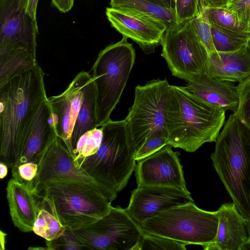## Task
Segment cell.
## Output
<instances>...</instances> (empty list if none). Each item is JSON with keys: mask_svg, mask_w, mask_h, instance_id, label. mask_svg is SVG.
<instances>
[{"mask_svg": "<svg viewBox=\"0 0 250 250\" xmlns=\"http://www.w3.org/2000/svg\"><path fill=\"white\" fill-rule=\"evenodd\" d=\"M45 73L38 64L0 87V162L11 169L19 160L35 110L47 97Z\"/></svg>", "mask_w": 250, "mask_h": 250, "instance_id": "1", "label": "cell"}, {"mask_svg": "<svg viewBox=\"0 0 250 250\" xmlns=\"http://www.w3.org/2000/svg\"><path fill=\"white\" fill-rule=\"evenodd\" d=\"M226 111L194 96L184 86L171 85L166 114L168 145L193 152L216 141Z\"/></svg>", "mask_w": 250, "mask_h": 250, "instance_id": "2", "label": "cell"}, {"mask_svg": "<svg viewBox=\"0 0 250 250\" xmlns=\"http://www.w3.org/2000/svg\"><path fill=\"white\" fill-rule=\"evenodd\" d=\"M212 165L242 215L250 218V131L233 113L215 141Z\"/></svg>", "mask_w": 250, "mask_h": 250, "instance_id": "3", "label": "cell"}, {"mask_svg": "<svg viewBox=\"0 0 250 250\" xmlns=\"http://www.w3.org/2000/svg\"><path fill=\"white\" fill-rule=\"evenodd\" d=\"M101 127L103 136L100 146L78 166L107 190L117 194L135 170V149L125 119L110 120Z\"/></svg>", "mask_w": 250, "mask_h": 250, "instance_id": "4", "label": "cell"}, {"mask_svg": "<svg viewBox=\"0 0 250 250\" xmlns=\"http://www.w3.org/2000/svg\"><path fill=\"white\" fill-rule=\"evenodd\" d=\"M37 195L51 198L66 228L74 229L90 224L107 214L117 194L96 185L69 178L46 182Z\"/></svg>", "mask_w": 250, "mask_h": 250, "instance_id": "5", "label": "cell"}, {"mask_svg": "<svg viewBox=\"0 0 250 250\" xmlns=\"http://www.w3.org/2000/svg\"><path fill=\"white\" fill-rule=\"evenodd\" d=\"M135 60L133 44L123 36L99 53L92 68L96 93L98 127L110 121L119 102Z\"/></svg>", "mask_w": 250, "mask_h": 250, "instance_id": "6", "label": "cell"}, {"mask_svg": "<svg viewBox=\"0 0 250 250\" xmlns=\"http://www.w3.org/2000/svg\"><path fill=\"white\" fill-rule=\"evenodd\" d=\"M218 225L217 210H205L190 202L162 211L141 227L145 233L203 247L213 240Z\"/></svg>", "mask_w": 250, "mask_h": 250, "instance_id": "7", "label": "cell"}, {"mask_svg": "<svg viewBox=\"0 0 250 250\" xmlns=\"http://www.w3.org/2000/svg\"><path fill=\"white\" fill-rule=\"evenodd\" d=\"M170 86L167 79H157L135 87L133 104L125 119L135 150L152 134L167 133L166 114Z\"/></svg>", "mask_w": 250, "mask_h": 250, "instance_id": "8", "label": "cell"}, {"mask_svg": "<svg viewBox=\"0 0 250 250\" xmlns=\"http://www.w3.org/2000/svg\"><path fill=\"white\" fill-rule=\"evenodd\" d=\"M161 45V56L173 76L187 83L206 74L208 53L197 34L192 19L167 28Z\"/></svg>", "mask_w": 250, "mask_h": 250, "instance_id": "9", "label": "cell"}, {"mask_svg": "<svg viewBox=\"0 0 250 250\" xmlns=\"http://www.w3.org/2000/svg\"><path fill=\"white\" fill-rule=\"evenodd\" d=\"M87 250H139L141 227L120 206L90 224L72 229Z\"/></svg>", "mask_w": 250, "mask_h": 250, "instance_id": "10", "label": "cell"}, {"mask_svg": "<svg viewBox=\"0 0 250 250\" xmlns=\"http://www.w3.org/2000/svg\"><path fill=\"white\" fill-rule=\"evenodd\" d=\"M194 202L187 189L170 187L140 186L131 193L128 214L139 225L159 213Z\"/></svg>", "mask_w": 250, "mask_h": 250, "instance_id": "11", "label": "cell"}, {"mask_svg": "<svg viewBox=\"0 0 250 250\" xmlns=\"http://www.w3.org/2000/svg\"><path fill=\"white\" fill-rule=\"evenodd\" d=\"M167 145L137 161L135 168L137 186L170 187L187 189L179 153Z\"/></svg>", "mask_w": 250, "mask_h": 250, "instance_id": "12", "label": "cell"}, {"mask_svg": "<svg viewBox=\"0 0 250 250\" xmlns=\"http://www.w3.org/2000/svg\"><path fill=\"white\" fill-rule=\"evenodd\" d=\"M56 178H69L82 181L105 189L79 167L73 154L58 136L47 147L38 163L36 176L30 184L37 194L46 182Z\"/></svg>", "mask_w": 250, "mask_h": 250, "instance_id": "13", "label": "cell"}, {"mask_svg": "<svg viewBox=\"0 0 250 250\" xmlns=\"http://www.w3.org/2000/svg\"><path fill=\"white\" fill-rule=\"evenodd\" d=\"M28 0H0V46L19 44L36 58L38 27L26 10Z\"/></svg>", "mask_w": 250, "mask_h": 250, "instance_id": "14", "label": "cell"}, {"mask_svg": "<svg viewBox=\"0 0 250 250\" xmlns=\"http://www.w3.org/2000/svg\"><path fill=\"white\" fill-rule=\"evenodd\" d=\"M91 77L87 72H80L62 93L48 98L57 136L72 154L71 139L73 130L85 85Z\"/></svg>", "mask_w": 250, "mask_h": 250, "instance_id": "15", "label": "cell"}, {"mask_svg": "<svg viewBox=\"0 0 250 250\" xmlns=\"http://www.w3.org/2000/svg\"><path fill=\"white\" fill-rule=\"evenodd\" d=\"M106 15L111 25L123 36L131 39L147 54L161 45L167 26L159 21L132 12L106 8Z\"/></svg>", "mask_w": 250, "mask_h": 250, "instance_id": "16", "label": "cell"}, {"mask_svg": "<svg viewBox=\"0 0 250 250\" xmlns=\"http://www.w3.org/2000/svg\"><path fill=\"white\" fill-rule=\"evenodd\" d=\"M57 136L48 98L37 107L26 131L16 167L25 163L38 164L42 155Z\"/></svg>", "mask_w": 250, "mask_h": 250, "instance_id": "17", "label": "cell"}, {"mask_svg": "<svg viewBox=\"0 0 250 250\" xmlns=\"http://www.w3.org/2000/svg\"><path fill=\"white\" fill-rule=\"evenodd\" d=\"M218 225L213 240L203 246L205 250L250 249L246 219L235 204L226 203L217 210Z\"/></svg>", "mask_w": 250, "mask_h": 250, "instance_id": "18", "label": "cell"}, {"mask_svg": "<svg viewBox=\"0 0 250 250\" xmlns=\"http://www.w3.org/2000/svg\"><path fill=\"white\" fill-rule=\"evenodd\" d=\"M9 212L14 226L21 231H33L39 198L30 183L10 179L6 188Z\"/></svg>", "mask_w": 250, "mask_h": 250, "instance_id": "19", "label": "cell"}, {"mask_svg": "<svg viewBox=\"0 0 250 250\" xmlns=\"http://www.w3.org/2000/svg\"><path fill=\"white\" fill-rule=\"evenodd\" d=\"M231 83L203 74L187 82L184 87L203 101L234 113L238 106L239 95L237 86Z\"/></svg>", "mask_w": 250, "mask_h": 250, "instance_id": "20", "label": "cell"}, {"mask_svg": "<svg viewBox=\"0 0 250 250\" xmlns=\"http://www.w3.org/2000/svg\"><path fill=\"white\" fill-rule=\"evenodd\" d=\"M206 75L230 82H242L250 76V53L246 46L229 52L208 54Z\"/></svg>", "mask_w": 250, "mask_h": 250, "instance_id": "21", "label": "cell"}, {"mask_svg": "<svg viewBox=\"0 0 250 250\" xmlns=\"http://www.w3.org/2000/svg\"><path fill=\"white\" fill-rule=\"evenodd\" d=\"M38 65L36 58L21 45L10 44L0 46V87Z\"/></svg>", "mask_w": 250, "mask_h": 250, "instance_id": "22", "label": "cell"}, {"mask_svg": "<svg viewBox=\"0 0 250 250\" xmlns=\"http://www.w3.org/2000/svg\"><path fill=\"white\" fill-rule=\"evenodd\" d=\"M37 196L39 198L38 210L33 231L47 241L56 239L63 234L66 227L53 200L46 195Z\"/></svg>", "mask_w": 250, "mask_h": 250, "instance_id": "23", "label": "cell"}, {"mask_svg": "<svg viewBox=\"0 0 250 250\" xmlns=\"http://www.w3.org/2000/svg\"><path fill=\"white\" fill-rule=\"evenodd\" d=\"M98 127L96 89L91 77L85 85L81 106L73 130L71 139L73 154L80 138Z\"/></svg>", "mask_w": 250, "mask_h": 250, "instance_id": "24", "label": "cell"}, {"mask_svg": "<svg viewBox=\"0 0 250 250\" xmlns=\"http://www.w3.org/2000/svg\"><path fill=\"white\" fill-rule=\"evenodd\" d=\"M111 8L128 11L165 24H176L175 9L167 8L147 0H110Z\"/></svg>", "mask_w": 250, "mask_h": 250, "instance_id": "25", "label": "cell"}, {"mask_svg": "<svg viewBox=\"0 0 250 250\" xmlns=\"http://www.w3.org/2000/svg\"><path fill=\"white\" fill-rule=\"evenodd\" d=\"M213 43L216 51L229 52L238 50L246 44L250 33L236 31L210 24Z\"/></svg>", "mask_w": 250, "mask_h": 250, "instance_id": "26", "label": "cell"}, {"mask_svg": "<svg viewBox=\"0 0 250 250\" xmlns=\"http://www.w3.org/2000/svg\"><path fill=\"white\" fill-rule=\"evenodd\" d=\"M103 136L101 127L87 132L80 138L73 150V156L78 166L83 159L96 153L101 145Z\"/></svg>", "mask_w": 250, "mask_h": 250, "instance_id": "27", "label": "cell"}, {"mask_svg": "<svg viewBox=\"0 0 250 250\" xmlns=\"http://www.w3.org/2000/svg\"><path fill=\"white\" fill-rule=\"evenodd\" d=\"M207 7L201 0H197V11L192 19L197 34L208 54L216 51L212 41L211 25L207 13Z\"/></svg>", "mask_w": 250, "mask_h": 250, "instance_id": "28", "label": "cell"}, {"mask_svg": "<svg viewBox=\"0 0 250 250\" xmlns=\"http://www.w3.org/2000/svg\"><path fill=\"white\" fill-rule=\"evenodd\" d=\"M210 24L236 31H244V26L236 15L227 8H207Z\"/></svg>", "mask_w": 250, "mask_h": 250, "instance_id": "29", "label": "cell"}, {"mask_svg": "<svg viewBox=\"0 0 250 250\" xmlns=\"http://www.w3.org/2000/svg\"><path fill=\"white\" fill-rule=\"evenodd\" d=\"M186 245L167 237L144 232L139 250H186Z\"/></svg>", "mask_w": 250, "mask_h": 250, "instance_id": "30", "label": "cell"}, {"mask_svg": "<svg viewBox=\"0 0 250 250\" xmlns=\"http://www.w3.org/2000/svg\"><path fill=\"white\" fill-rule=\"evenodd\" d=\"M239 104L233 113L240 122L250 131V76L237 85Z\"/></svg>", "mask_w": 250, "mask_h": 250, "instance_id": "31", "label": "cell"}, {"mask_svg": "<svg viewBox=\"0 0 250 250\" xmlns=\"http://www.w3.org/2000/svg\"><path fill=\"white\" fill-rule=\"evenodd\" d=\"M168 145L167 134L160 132L152 134L146 138L135 150L136 161L143 159Z\"/></svg>", "mask_w": 250, "mask_h": 250, "instance_id": "32", "label": "cell"}, {"mask_svg": "<svg viewBox=\"0 0 250 250\" xmlns=\"http://www.w3.org/2000/svg\"><path fill=\"white\" fill-rule=\"evenodd\" d=\"M47 250H87L71 229L66 228L58 238L46 240Z\"/></svg>", "mask_w": 250, "mask_h": 250, "instance_id": "33", "label": "cell"}, {"mask_svg": "<svg viewBox=\"0 0 250 250\" xmlns=\"http://www.w3.org/2000/svg\"><path fill=\"white\" fill-rule=\"evenodd\" d=\"M176 24L192 19L197 11V0H176L175 4Z\"/></svg>", "mask_w": 250, "mask_h": 250, "instance_id": "34", "label": "cell"}, {"mask_svg": "<svg viewBox=\"0 0 250 250\" xmlns=\"http://www.w3.org/2000/svg\"><path fill=\"white\" fill-rule=\"evenodd\" d=\"M234 13L244 26V31L250 28V0L231 2L227 7Z\"/></svg>", "mask_w": 250, "mask_h": 250, "instance_id": "35", "label": "cell"}, {"mask_svg": "<svg viewBox=\"0 0 250 250\" xmlns=\"http://www.w3.org/2000/svg\"><path fill=\"white\" fill-rule=\"evenodd\" d=\"M38 164L34 163H25L20 165L17 168L11 171L13 178L26 183L33 181L37 175Z\"/></svg>", "mask_w": 250, "mask_h": 250, "instance_id": "36", "label": "cell"}, {"mask_svg": "<svg viewBox=\"0 0 250 250\" xmlns=\"http://www.w3.org/2000/svg\"><path fill=\"white\" fill-rule=\"evenodd\" d=\"M74 0H51L52 4L60 11L66 13L72 8Z\"/></svg>", "mask_w": 250, "mask_h": 250, "instance_id": "37", "label": "cell"}, {"mask_svg": "<svg viewBox=\"0 0 250 250\" xmlns=\"http://www.w3.org/2000/svg\"><path fill=\"white\" fill-rule=\"evenodd\" d=\"M39 0H28L26 10V14L30 17L34 23L37 25L36 11Z\"/></svg>", "mask_w": 250, "mask_h": 250, "instance_id": "38", "label": "cell"}, {"mask_svg": "<svg viewBox=\"0 0 250 250\" xmlns=\"http://www.w3.org/2000/svg\"><path fill=\"white\" fill-rule=\"evenodd\" d=\"M207 8H227L231 0H201Z\"/></svg>", "mask_w": 250, "mask_h": 250, "instance_id": "39", "label": "cell"}, {"mask_svg": "<svg viewBox=\"0 0 250 250\" xmlns=\"http://www.w3.org/2000/svg\"><path fill=\"white\" fill-rule=\"evenodd\" d=\"M162 7L174 9L171 0H147Z\"/></svg>", "mask_w": 250, "mask_h": 250, "instance_id": "40", "label": "cell"}, {"mask_svg": "<svg viewBox=\"0 0 250 250\" xmlns=\"http://www.w3.org/2000/svg\"><path fill=\"white\" fill-rule=\"evenodd\" d=\"M8 166L4 163L0 162V178L3 179L6 177L8 173Z\"/></svg>", "mask_w": 250, "mask_h": 250, "instance_id": "41", "label": "cell"}, {"mask_svg": "<svg viewBox=\"0 0 250 250\" xmlns=\"http://www.w3.org/2000/svg\"><path fill=\"white\" fill-rule=\"evenodd\" d=\"M7 234L0 230V250L5 249V237Z\"/></svg>", "mask_w": 250, "mask_h": 250, "instance_id": "42", "label": "cell"}, {"mask_svg": "<svg viewBox=\"0 0 250 250\" xmlns=\"http://www.w3.org/2000/svg\"><path fill=\"white\" fill-rule=\"evenodd\" d=\"M247 226L249 234V243L250 244V218L247 223Z\"/></svg>", "mask_w": 250, "mask_h": 250, "instance_id": "43", "label": "cell"}, {"mask_svg": "<svg viewBox=\"0 0 250 250\" xmlns=\"http://www.w3.org/2000/svg\"><path fill=\"white\" fill-rule=\"evenodd\" d=\"M246 47H247L249 52L250 53V37L249 38L247 41Z\"/></svg>", "mask_w": 250, "mask_h": 250, "instance_id": "44", "label": "cell"}, {"mask_svg": "<svg viewBox=\"0 0 250 250\" xmlns=\"http://www.w3.org/2000/svg\"><path fill=\"white\" fill-rule=\"evenodd\" d=\"M171 1H172V4H173V7L175 9V4H176V0H171Z\"/></svg>", "mask_w": 250, "mask_h": 250, "instance_id": "45", "label": "cell"}, {"mask_svg": "<svg viewBox=\"0 0 250 250\" xmlns=\"http://www.w3.org/2000/svg\"><path fill=\"white\" fill-rule=\"evenodd\" d=\"M240 0H231V2H235V1H240Z\"/></svg>", "mask_w": 250, "mask_h": 250, "instance_id": "46", "label": "cell"}, {"mask_svg": "<svg viewBox=\"0 0 250 250\" xmlns=\"http://www.w3.org/2000/svg\"><path fill=\"white\" fill-rule=\"evenodd\" d=\"M247 32L250 33V28L247 30Z\"/></svg>", "mask_w": 250, "mask_h": 250, "instance_id": "47", "label": "cell"}]
</instances>
